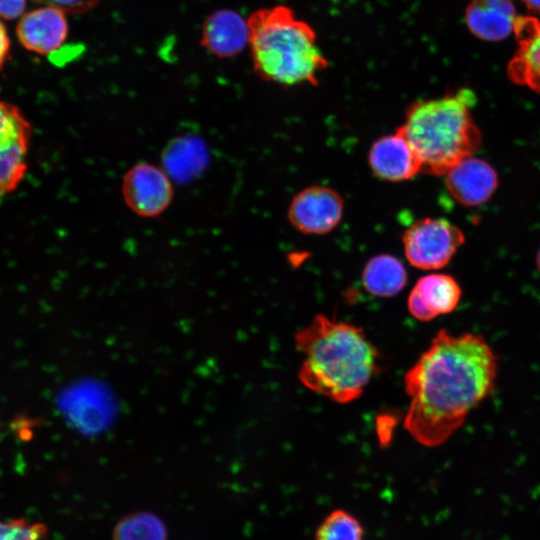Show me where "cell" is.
<instances>
[{
  "label": "cell",
  "mask_w": 540,
  "mask_h": 540,
  "mask_svg": "<svg viewBox=\"0 0 540 540\" xmlns=\"http://www.w3.org/2000/svg\"><path fill=\"white\" fill-rule=\"evenodd\" d=\"M32 127L20 108L0 100V197L14 192L28 171Z\"/></svg>",
  "instance_id": "6"
},
{
  "label": "cell",
  "mask_w": 540,
  "mask_h": 540,
  "mask_svg": "<svg viewBox=\"0 0 540 540\" xmlns=\"http://www.w3.org/2000/svg\"><path fill=\"white\" fill-rule=\"evenodd\" d=\"M16 34L25 49L48 55L57 50L67 38L66 14L50 6L34 9L21 17Z\"/></svg>",
  "instance_id": "10"
},
{
  "label": "cell",
  "mask_w": 540,
  "mask_h": 540,
  "mask_svg": "<svg viewBox=\"0 0 540 540\" xmlns=\"http://www.w3.org/2000/svg\"><path fill=\"white\" fill-rule=\"evenodd\" d=\"M114 540H166L163 522L149 512H137L120 520L113 534Z\"/></svg>",
  "instance_id": "18"
},
{
  "label": "cell",
  "mask_w": 540,
  "mask_h": 540,
  "mask_svg": "<svg viewBox=\"0 0 540 540\" xmlns=\"http://www.w3.org/2000/svg\"><path fill=\"white\" fill-rule=\"evenodd\" d=\"M460 298L461 288L452 276L429 274L418 279L410 291L407 306L415 319L431 321L452 312Z\"/></svg>",
  "instance_id": "11"
},
{
  "label": "cell",
  "mask_w": 540,
  "mask_h": 540,
  "mask_svg": "<svg viewBox=\"0 0 540 540\" xmlns=\"http://www.w3.org/2000/svg\"><path fill=\"white\" fill-rule=\"evenodd\" d=\"M25 8L26 0H0V18L16 19L23 15Z\"/></svg>",
  "instance_id": "22"
},
{
  "label": "cell",
  "mask_w": 540,
  "mask_h": 540,
  "mask_svg": "<svg viewBox=\"0 0 540 540\" xmlns=\"http://www.w3.org/2000/svg\"><path fill=\"white\" fill-rule=\"evenodd\" d=\"M360 521L344 509L331 511L318 525L314 540H363Z\"/></svg>",
  "instance_id": "19"
},
{
  "label": "cell",
  "mask_w": 540,
  "mask_h": 540,
  "mask_svg": "<svg viewBox=\"0 0 540 540\" xmlns=\"http://www.w3.org/2000/svg\"><path fill=\"white\" fill-rule=\"evenodd\" d=\"M514 32L519 50L510 65V75L515 81L540 90V21L518 17Z\"/></svg>",
  "instance_id": "15"
},
{
  "label": "cell",
  "mask_w": 540,
  "mask_h": 540,
  "mask_svg": "<svg viewBox=\"0 0 540 540\" xmlns=\"http://www.w3.org/2000/svg\"><path fill=\"white\" fill-rule=\"evenodd\" d=\"M445 176L448 191L464 206H477L486 202L498 184L492 166L472 155L455 164Z\"/></svg>",
  "instance_id": "12"
},
{
  "label": "cell",
  "mask_w": 540,
  "mask_h": 540,
  "mask_svg": "<svg viewBox=\"0 0 540 540\" xmlns=\"http://www.w3.org/2000/svg\"><path fill=\"white\" fill-rule=\"evenodd\" d=\"M525 6L534 12L540 13V0H521Z\"/></svg>",
  "instance_id": "24"
},
{
  "label": "cell",
  "mask_w": 540,
  "mask_h": 540,
  "mask_svg": "<svg viewBox=\"0 0 540 540\" xmlns=\"http://www.w3.org/2000/svg\"><path fill=\"white\" fill-rule=\"evenodd\" d=\"M249 40V28L238 12L230 9L215 11L209 15L202 26V45L220 58L239 54Z\"/></svg>",
  "instance_id": "13"
},
{
  "label": "cell",
  "mask_w": 540,
  "mask_h": 540,
  "mask_svg": "<svg viewBox=\"0 0 540 540\" xmlns=\"http://www.w3.org/2000/svg\"><path fill=\"white\" fill-rule=\"evenodd\" d=\"M465 19L469 30L478 38L500 41L514 32L518 17L510 0H473L466 9Z\"/></svg>",
  "instance_id": "14"
},
{
  "label": "cell",
  "mask_w": 540,
  "mask_h": 540,
  "mask_svg": "<svg viewBox=\"0 0 540 540\" xmlns=\"http://www.w3.org/2000/svg\"><path fill=\"white\" fill-rule=\"evenodd\" d=\"M43 6H50L65 14H82L92 10L100 0H34Z\"/></svg>",
  "instance_id": "21"
},
{
  "label": "cell",
  "mask_w": 540,
  "mask_h": 540,
  "mask_svg": "<svg viewBox=\"0 0 540 540\" xmlns=\"http://www.w3.org/2000/svg\"><path fill=\"white\" fill-rule=\"evenodd\" d=\"M344 200L334 189L313 185L298 192L288 209L291 225L304 234L323 235L341 221Z\"/></svg>",
  "instance_id": "8"
},
{
  "label": "cell",
  "mask_w": 540,
  "mask_h": 540,
  "mask_svg": "<svg viewBox=\"0 0 540 540\" xmlns=\"http://www.w3.org/2000/svg\"><path fill=\"white\" fill-rule=\"evenodd\" d=\"M254 72L283 86L317 85L329 63L312 26L286 5L254 11L247 19Z\"/></svg>",
  "instance_id": "3"
},
{
  "label": "cell",
  "mask_w": 540,
  "mask_h": 540,
  "mask_svg": "<svg viewBox=\"0 0 540 540\" xmlns=\"http://www.w3.org/2000/svg\"><path fill=\"white\" fill-rule=\"evenodd\" d=\"M363 286L377 297H392L407 283V272L402 262L389 254L371 258L362 273Z\"/></svg>",
  "instance_id": "17"
},
{
  "label": "cell",
  "mask_w": 540,
  "mask_h": 540,
  "mask_svg": "<svg viewBox=\"0 0 540 540\" xmlns=\"http://www.w3.org/2000/svg\"><path fill=\"white\" fill-rule=\"evenodd\" d=\"M163 169L171 178L184 182L198 175L207 162L203 142L192 136L173 139L162 154Z\"/></svg>",
  "instance_id": "16"
},
{
  "label": "cell",
  "mask_w": 540,
  "mask_h": 540,
  "mask_svg": "<svg viewBox=\"0 0 540 540\" xmlns=\"http://www.w3.org/2000/svg\"><path fill=\"white\" fill-rule=\"evenodd\" d=\"M294 340L303 355L300 382L334 402L346 404L358 399L381 371L378 350L356 325L318 314Z\"/></svg>",
  "instance_id": "2"
},
{
  "label": "cell",
  "mask_w": 540,
  "mask_h": 540,
  "mask_svg": "<svg viewBox=\"0 0 540 540\" xmlns=\"http://www.w3.org/2000/svg\"><path fill=\"white\" fill-rule=\"evenodd\" d=\"M46 527L41 523H30L23 519L0 521V540H41Z\"/></svg>",
  "instance_id": "20"
},
{
  "label": "cell",
  "mask_w": 540,
  "mask_h": 540,
  "mask_svg": "<svg viewBox=\"0 0 540 540\" xmlns=\"http://www.w3.org/2000/svg\"><path fill=\"white\" fill-rule=\"evenodd\" d=\"M474 103L475 94L461 89L409 105L399 128L416 153L422 172L445 175L479 147L481 134L471 116Z\"/></svg>",
  "instance_id": "4"
},
{
  "label": "cell",
  "mask_w": 540,
  "mask_h": 540,
  "mask_svg": "<svg viewBox=\"0 0 540 540\" xmlns=\"http://www.w3.org/2000/svg\"><path fill=\"white\" fill-rule=\"evenodd\" d=\"M497 370V356L481 335L439 330L404 376L408 433L423 446L443 444L492 392Z\"/></svg>",
  "instance_id": "1"
},
{
  "label": "cell",
  "mask_w": 540,
  "mask_h": 540,
  "mask_svg": "<svg viewBox=\"0 0 540 540\" xmlns=\"http://www.w3.org/2000/svg\"><path fill=\"white\" fill-rule=\"evenodd\" d=\"M368 161L375 176L390 182L405 181L421 172V163L399 127L372 144Z\"/></svg>",
  "instance_id": "9"
},
{
  "label": "cell",
  "mask_w": 540,
  "mask_h": 540,
  "mask_svg": "<svg viewBox=\"0 0 540 540\" xmlns=\"http://www.w3.org/2000/svg\"><path fill=\"white\" fill-rule=\"evenodd\" d=\"M10 40L5 25L0 20V69L9 56Z\"/></svg>",
  "instance_id": "23"
},
{
  "label": "cell",
  "mask_w": 540,
  "mask_h": 540,
  "mask_svg": "<svg viewBox=\"0 0 540 540\" xmlns=\"http://www.w3.org/2000/svg\"><path fill=\"white\" fill-rule=\"evenodd\" d=\"M121 192L124 202L136 215L154 218L171 204L174 196L169 174L151 163H138L124 175Z\"/></svg>",
  "instance_id": "7"
},
{
  "label": "cell",
  "mask_w": 540,
  "mask_h": 540,
  "mask_svg": "<svg viewBox=\"0 0 540 540\" xmlns=\"http://www.w3.org/2000/svg\"><path fill=\"white\" fill-rule=\"evenodd\" d=\"M537 266H538V269L540 271V250H539V253H538V256H537Z\"/></svg>",
  "instance_id": "25"
},
{
  "label": "cell",
  "mask_w": 540,
  "mask_h": 540,
  "mask_svg": "<svg viewBox=\"0 0 540 540\" xmlns=\"http://www.w3.org/2000/svg\"><path fill=\"white\" fill-rule=\"evenodd\" d=\"M402 242L411 265L423 270H435L448 264L463 244L464 235L445 219L423 218L405 230Z\"/></svg>",
  "instance_id": "5"
}]
</instances>
